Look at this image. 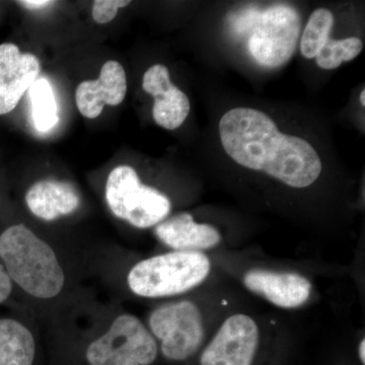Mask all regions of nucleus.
<instances>
[{
	"instance_id": "obj_1",
	"label": "nucleus",
	"mask_w": 365,
	"mask_h": 365,
	"mask_svg": "<svg viewBox=\"0 0 365 365\" xmlns=\"http://www.w3.org/2000/svg\"><path fill=\"white\" fill-rule=\"evenodd\" d=\"M223 150L234 162L258 170L292 188L304 189L319 179L321 158L304 139L287 135L272 118L252 108H235L220 122Z\"/></svg>"
},
{
	"instance_id": "obj_2",
	"label": "nucleus",
	"mask_w": 365,
	"mask_h": 365,
	"mask_svg": "<svg viewBox=\"0 0 365 365\" xmlns=\"http://www.w3.org/2000/svg\"><path fill=\"white\" fill-rule=\"evenodd\" d=\"M0 259L11 282L36 299H53L66 285L54 250L25 225H11L0 235Z\"/></svg>"
},
{
	"instance_id": "obj_3",
	"label": "nucleus",
	"mask_w": 365,
	"mask_h": 365,
	"mask_svg": "<svg viewBox=\"0 0 365 365\" xmlns=\"http://www.w3.org/2000/svg\"><path fill=\"white\" fill-rule=\"evenodd\" d=\"M230 29L246 37L247 47L257 63L267 68L284 66L297 49L302 19L294 7L275 4L265 9L248 7L232 14Z\"/></svg>"
},
{
	"instance_id": "obj_4",
	"label": "nucleus",
	"mask_w": 365,
	"mask_h": 365,
	"mask_svg": "<svg viewBox=\"0 0 365 365\" xmlns=\"http://www.w3.org/2000/svg\"><path fill=\"white\" fill-rule=\"evenodd\" d=\"M211 270L203 252L172 251L144 259L129 271L127 284L137 297H176L202 284Z\"/></svg>"
},
{
	"instance_id": "obj_5",
	"label": "nucleus",
	"mask_w": 365,
	"mask_h": 365,
	"mask_svg": "<svg viewBox=\"0 0 365 365\" xmlns=\"http://www.w3.org/2000/svg\"><path fill=\"white\" fill-rule=\"evenodd\" d=\"M158 355L157 341L148 327L133 314H123L67 365H153Z\"/></svg>"
},
{
	"instance_id": "obj_6",
	"label": "nucleus",
	"mask_w": 365,
	"mask_h": 365,
	"mask_svg": "<svg viewBox=\"0 0 365 365\" xmlns=\"http://www.w3.org/2000/svg\"><path fill=\"white\" fill-rule=\"evenodd\" d=\"M106 201L113 215L136 228L157 227L167 220L172 204L165 194L146 186L130 165H119L106 182Z\"/></svg>"
},
{
	"instance_id": "obj_7",
	"label": "nucleus",
	"mask_w": 365,
	"mask_h": 365,
	"mask_svg": "<svg viewBox=\"0 0 365 365\" xmlns=\"http://www.w3.org/2000/svg\"><path fill=\"white\" fill-rule=\"evenodd\" d=\"M148 326L160 354L170 362L182 364L191 359L205 339L202 312L192 300L157 307L148 317Z\"/></svg>"
},
{
	"instance_id": "obj_8",
	"label": "nucleus",
	"mask_w": 365,
	"mask_h": 365,
	"mask_svg": "<svg viewBox=\"0 0 365 365\" xmlns=\"http://www.w3.org/2000/svg\"><path fill=\"white\" fill-rule=\"evenodd\" d=\"M260 344V329L252 317L235 314L218 328L201 352L200 365H253Z\"/></svg>"
},
{
	"instance_id": "obj_9",
	"label": "nucleus",
	"mask_w": 365,
	"mask_h": 365,
	"mask_svg": "<svg viewBox=\"0 0 365 365\" xmlns=\"http://www.w3.org/2000/svg\"><path fill=\"white\" fill-rule=\"evenodd\" d=\"M245 287L281 309H297L311 299L313 285L306 276L268 269H252L242 278Z\"/></svg>"
},
{
	"instance_id": "obj_10",
	"label": "nucleus",
	"mask_w": 365,
	"mask_h": 365,
	"mask_svg": "<svg viewBox=\"0 0 365 365\" xmlns=\"http://www.w3.org/2000/svg\"><path fill=\"white\" fill-rule=\"evenodd\" d=\"M39 73L35 55L21 53L13 43L0 45V115L14 110Z\"/></svg>"
},
{
	"instance_id": "obj_11",
	"label": "nucleus",
	"mask_w": 365,
	"mask_h": 365,
	"mask_svg": "<svg viewBox=\"0 0 365 365\" xmlns=\"http://www.w3.org/2000/svg\"><path fill=\"white\" fill-rule=\"evenodd\" d=\"M143 88L155 98L153 116L155 123L167 130H175L188 117L189 98L170 81L169 69L162 64H155L145 71Z\"/></svg>"
},
{
	"instance_id": "obj_12",
	"label": "nucleus",
	"mask_w": 365,
	"mask_h": 365,
	"mask_svg": "<svg viewBox=\"0 0 365 365\" xmlns=\"http://www.w3.org/2000/svg\"><path fill=\"white\" fill-rule=\"evenodd\" d=\"M127 93V78L123 66L110 60L101 69L97 81L79 83L76 91V102L83 117L96 119L102 114L105 105L118 106Z\"/></svg>"
},
{
	"instance_id": "obj_13",
	"label": "nucleus",
	"mask_w": 365,
	"mask_h": 365,
	"mask_svg": "<svg viewBox=\"0 0 365 365\" xmlns=\"http://www.w3.org/2000/svg\"><path fill=\"white\" fill-rule=\"evenodd\" d=\"M155 234L173 251L203 252L222 242V235L215 227L196 222L189 213H180L158 223Z\"/></svg>"
},
{
	"instance_id": "obj_14",
	"label": "nucleus",
	"mask_w": 365,
	"mask_h": 365,
	"mask_svg": "<svg viewBox=\"0 0 365 365\" xmlns=\"http://www.w3.org/2000/svg\"><path fill=\"white\" fill-rule=\"evenodd\" d=\"M26 203L34 215L45 222H53L72 215L78 208L81 198L69 182L43 180L28 190Z\"/></svg>"
},
{
	"instance_id": "obj_15",
	"label": "nucleus",
	"mask_w": 365,
	"mask_h": 365,
	"mask_svg": "<svg viewBox=\"0 0 365 365\" xmlns=\"http://www.w3.org/2000/svg\"><path fill=\"white\" fill-rule=\"evenodd\" d=\"M0 365H39L35 337L16 319H0Z\"/></svg>"
},
{
	"instance_id": "obj_16",
	"label": "nucleus",
	"mask_w": 365,
	"mask_h": 365,
	"mask_svg": "<svg viewBox=\"0 0 365 365\" xmlns=\"http://www.w3.org/2000/svg\"><path fill=\"white\" fill-rule=\"evenodd\" d=\"M29 90L36 128L41 132L50 130L58 122V110L52 86L47 79L40 78Z\"/></svg>"
},
{
	"instance_id": "obj_17",
	"label": "nucleus",
	"mask_w": 365,
	"mask_h": 365,
	"mask_svg": "<svg viewBox=\"0 0 365 365\" xmlns=\"http://www.w3.org/2000/svg\"><path fill=\"white\" fill-rule=\"evenodd\" d=\"M333 24V14L328 9H319L311 14L300 41L302 56L313 59L319 54L330 37Z\"/></svg>"
},
{
	"instance_id": "obj_18",
	"label": "nucleus",
	"mask_w": 365,
	"mask_h": 365,
	"mask_svg": "<svg viewBox=\"0 0 365 365\" xmlns=\"http://www.w3.org/2000/svg\"><path fill=\"white\" fill-rule=\"evenodd\" d=\"M364 43L359 38L334 40L329 38L316 56L317 64L325 71L337 68L343 62L351 61L361 53Z\"/></svg>"
},
{
	"instance_id": "obj_19",
	"label": "nucleus",
	"mask_w": 365,
	"mask_h": 365,
	"mask_svg": "<svg viewBox=\"0 0 365 365\" xmlns=\"http://www.w3.org/2000/svg\"><path fill=\"white\" fill-rule=\"evenodd\" d=\"M131 4L129 0H96L93 1V19L96 23H110L116 18L118 9L128 6Z\"/></svg>"
},
{
	"instance_id": "obj_20",
	"label": "nucleus",
	"mask_w": 365,
	"mask_h": 365,
	"mask_svg": "<svg viewBox=\"0 0 365 365\" xmlns=\"http://www.w3.org/2000/svg\"><path fill=\"white\" fill-rule=\"evenodd\" d=\"M13 290V282L9 279L6 271L0 268V304L6 302Z\"/></svg>"
},
{
	"instance_id": "obj_21",
	"label": "nucleus",
	"mask_w": 365,
	"mask_h": 365,
	"mask_svg": "<svg viewBox=\"0 0 365 365\" xmlns=\"http://www.w3.org/2000/svg\"><path fill=\"white\" fill-rule=\"evenodd\" d=\"M19 4L30 11H36V9L51 6L54 2L50 1V0H24V1H19Z\"/></svg>"
},
{
	"instance_id": "obj_22",
	"label": "nucleus",
	"mask_w": 365,
	"mask_h": 365,
	"mask_svg": "<svg viewBox=\"0 0 365 365\" xmlns=\"http://www.w3.org/2000/svg\"><path fill=\"white\" fill-rule=\"evenodd\" d=\"M365 339L360 341L359 346V357L362 365H365Z\"/></svg>"
},
{
	"instance_id": "obj_23",
	"label": "nucleus",
	"mask_w": 365,
	"mask_h": 365,
	"mask_svg": "<svg viewBox=\"0 0 365 365\" xmlns=\"http://www.w3.org/2000/svg\"><path fill=\"white\" fill-rule=\"evenodd\" d=\"M360 103H361V105L365 106V91H362L361 93H360Z\"/></svg>"
}]
</instances>
